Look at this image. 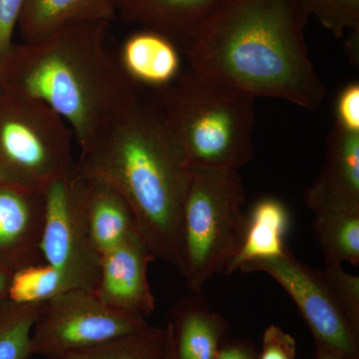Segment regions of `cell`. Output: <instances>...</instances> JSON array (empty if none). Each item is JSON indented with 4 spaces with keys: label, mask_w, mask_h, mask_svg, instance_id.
Returning <instances> with one entry per match:
<instances>
[{
    "label": "cell",
    "mask_w": 359,
    "mask_h": 359,
    "mask_svg": "<svg viewBox=\"0 0 359 359\" xmlns=\"http://www.w3.org/2000/svg\"><path fill=\"white\" fill-rule=\"evenodd\" d=\"M76 171L112 187L129 205L156 259L181 273L190 168L145 87L80 151Z\"/></svg>",
    "instance_id": "cell-1"
},
{
    "label": "cell",
    "mask_w": 359,
    "mask_h": 359,
    "mask_svg": "<svg viewBox=\"0 0 359 359\" xmlns=\"http://www.w3.org/2000/svg\"><path fill=\"white\" fill-rule=\"evenodd\" d=\"M301 0H226L185 55L190 69L241 90L314 110L325 87L304 39Z\"/></svg>",
    "instance_id": "cell-2"
},
{
    "label": "cell",
    "mask_w": 359,
    "mask_h": 359,
    "mask_svg": "<svg viewBox=\"0 0 359 359\" xmlns=\"http://www.w3.org/2000/svg\"><path fill=\"white\" fill-rule=\"evenodd\" d=\"M106 22H75L13 47L0 86L40 101L72 130L80 151L141 91L106 42Z\"/></svg>",
    "instance_id": "cell-3"
},
{
    "label": "cell",
    "mask_w": 359,
    "mask_h": 359,
    "mask_svg": "<svg viewBox=\"0 0 359 359\" xmlns=\"http://www.w3.org/2000/svg\"><path fill=\"white\" fill-rule=\"evenodd\" d=\"M151 90L189 168L238 171L252 161L255 97L192 69Z\"/></svg>",
    "instance_id": "cell-4"
},
{
    "label": "cell",
    "mask_w": 359,
    "mask_h": 359,
    "mask_svg": "<svg viewBox=\"0 0 359 359\" xmlns=\"http://www.w3.org/2000/svg\"><path fill=\"white\" fill-rule=\"evenodd\" d=\"M183 211V266L187 287L200 294L208 280L224 275L244 241L248 215L238 171L190 168Z\"/></svg>",
    "instance_id": "cell-5"
},
{
    "label": "cell",
    "mask_w": 359,
    "mask_h": 359,
    "mask_svg": "<svg viewBox=\"0 0 359 359\" xmlns=\"http://www.w3.org/2000/svg\"><path fill=\"white\" fill-rule=\"evenodd\" d=\"M72 130L48 106L0 86V184L44 194L74 171Z\"/></svg>",
    "instance_id": "cell-6"
},
{
    "label": "cell",
    "mask_w": 359,
    "mask_h": 359,
    "mask_svg": "<svg viewBox=\"0 0 359 359\" xmlns=\"http://www.w3.org/2000/svg\"><path fill=\"white\" fill-rule=\"evenodd\" d=\"M148 325L145 316L112 308L93 290H69L45 302L40 311L32 328V356L65 359Z\"/></svg>",
    "instance_id": "cell-7"
},
{
    "label": "cell",
    "mask_w": 359,
    "mask_h": 359,
    "mask_svg": "<svg viewBox=\"0 0 359 359\" xmlns=\"http://www.w3.org/2000/svg\"><path fill=\"white\" fill-rule=\"evenodd\" d=\"M40 252L44 263L57 269L71 289L94 292L100 275L101 255L90 231L86 182L76 167L44 192Z\"/></svg>",
    "instance_id": "cell-8"
},
{
    "label": "cell",
    "mask_w": 359,
    "mask_h": 359,
    "mask_svg": "<svg viewBox=\"0 0 359 359\" xmlns=\"http://www.w3.org/2000/svg\"><path fill=\"white\" fill-rule=\"evenodd\" d=\"M241 271L271 276L297 304L316 344L359 359V332L335 299L323 269L306 266L290 250L282 257L247 264Z\"/></svg>",
    "instance_id": "cell-9"
},
{
    "label": "cell",
    "mask_w": 359,
    "mask_h": 359,
    "mask_svg": "<svg viewBox=\"0 0 359 359\" xmlns=\"http://www.w3.org/2000/svg\"><path fill=\"white\" fill-rule=\"evenodd\" d=\"M156 257L138 230L101 257L100 275L94 292L112 308L148 316L156 299L148 280V269Z\"/></svg>",
    "instance_id": "cell-10"
},
{
    "label": "cell",
    "mask_w": 359,
    "mask_h": 359,
    "mask_svg": "<svg viewBox=\"0 0 359 359\" xmlns=\"http://www.w3.org/2000/svg\"><path fill=\"white\" fill-rule=\"evenodd\" d=\"M304 199L314 212H359L358 132L334 124L327 137L325 165Z\"/></svg>",
    "instance_id": "cell-11"
},
{
    "label": "cell",
    "mask_w": 359,
    "mask_h": 359,
    "mask_svg": "<svg viewBox=\"0 0 359 359\" xmlns=\"http://www.w3.org/2000/svg\"><path fill=\"white\" fill-rule=\"evenodd\" d=\"M44 194L0 184V264L11 271L43 262Z\"/></svg>",
    "instance_id": "cell-12"
},
{
    "label": "cell",
    "mask_w": 359,
    "mask_h": 359,
    "mask_svg": "<svg viewBox=\"0 0 359 359\" xmlns=\"http://www.w3.org/2000/svg\"><path fill=\"white\" fill-rule=\"evenodd\" d=\"M226 0H114L116 13L173 42L186 53Z\"/></svg>",
    "instance_id": "cell-13"
},
{
    "label": "cell",
    "mask_w": 359,
    "mask_h": 359,
    "mask_svg": "<svg viewBox=\"0 0 359 359\" xmlns=\"http://www.w3.org/2000/svg\"><path fill=\"white\" fill-rule=\"evenodd\" d=\"M200 294L183 297L171 309L169 325L178 359H214L229 341V325Z\"/></svg>",
    "instance_id": "cell-14"
},
{
    "label": "cell",
    "mask_w": 359,
    "mask_h": 359,
    "mask_svg": "<svg viewBox=\"0 0 359 359\" xmlns=\"http://www.w3.org/2000/svg\"><path fill=\"white\" fill-rule=\"evenodd\" d=\"M114 0H23L18 25L25 42H35L75 22H109Z\"/></svg>",
    "instance_id": "cell-15"
},
{
    "label": "cell",
    "mask_w": 359,
    "mask_h": 359,
    "mask_svg": "<svg viewBox=\"0 0 359 359\" xmlns=\"http://www.w3.org/2000/svg\"><path fill=\"white\" fill-rule=\"evenodd\" d=\"M289 226V211L280 200H259L248 215L242 247L229 264L224 275H231L255 262L283 256L289 250L285 244Z\"/></svg>",
    "instance_id": "cell-16"
},
{
    "label": "cell",
    "mask_w": 359,
    "mask_h": 359,
    "mask_svg": "<svg viewBox=\"0 0 359 359\" xmlns=\"http://www.w3.org/2000/svg\"><path fill=\"white\" fill-rule=\"evenodd\" d=\"M120 61L137 84L150 89L172 83L181 74L178 47L158 33H136L122 47Z\"/></svg>",
    "instance_id": "cell-17"
},
{
    "label": "cell",
    "mask_w": 359,
    "mask_h": 359,
    "mask_svg": "<svg viewBox=\"0 0 359 359\" xmlns=\"http://www.w3.org/2000/svg\"><path fill=\"white\" fill-rule=\"evenodd\" d=\"M83 178L90 231L102 257L137 230L136 222L129 205L112 187L99 180Z\"/></svg>",
    "instance_id": "cell-18"
},
{
    "label": "cell",
    "mask_w": 359,
    "mask_h": 359,
    "mask_svg": "<svg viewBox=\"0 0 359 359\" xmlns=\"http://www.w3.org/2000/svg\"><path fill=\"white\" fill-rule=\"evenodd\" d=\"M314 235L318 238L325 266L359 264V212L325 211L314 212Z\"/></svg>",
    "instance_id": "cell-19"
},
{
    "label": "cell",
    "mask_w": 359,
    "mask_h": 359,
    "mask_svg": "<svg viewBox=\"0 0 359 359\" xmlns=\"http://www.w3.org/2000/svg\"><path fill=\"white\" fill-rule=\"evenodd\" d=\"M44 304L0 301V359H29L33 325Z\"/></svg>",
    "instance_id": "cell-20"
},
{
    "label": "cell",
    "mask_w": 359,
    "mask_h": 359,
    "mask_svg": "<svg viewBox=\"0 0 359 359\" xmlns=\"http://www.w3.org/2000/svg\"><path fill=\"white\" fill-rule=\"evenodd\" d=\"M167 342V327H148L101 346L77 351L65 359H161Z\"/></svg>",
    "instance_id": "cell-21"
},
{
    "label": "cell",
    "mask_w": 359,
    "mask_h": 359,
    "mask_svg": "<svg viewBox=\"0 0 359 359\" xmlns=\"http://www.w3.org/2000/svg\"><path fill=\"white\" fill-rule=\"evenodd\" d=\"M69 290L72 289L65 276L42 262L13 271L7 299L18 304H45Z\"/></svg>",
    "instance_id": "cell-22"
},
{
    "label": "cell",
    "mask_w": 359,
    "mask_h": 359,
    "mask_svg": "<svg viewBox=\"0 0 359 359\" xmlns=\"http://www.w3.org/2000/svg\"><path fill=\"white\" fill-rule=\"evenodd\" d=\"M309 16L316 18L337 39L359 30V0H301Z\"/></svg>",
    "instance_id": "cell-23"
},
{
    "label": "cell",
    "mask_w": 359,
    "mask_h": 359,
    "mask_svg": "<svg viewBox=\"0 0 359 359\" xmlns=\"http://www.w3.org/2000/svg\"><path fill=\"white\" fill-rule=\"evenodd\" d=\"M325 280L337 304L359 332V276L347 273L342 266H325Z\"/></svg>",
    "instance_id": "cell-24"
},
{
    "label": "cell",
    "mask_w": 359,
    "mask_h": 359,
    "mask_svg": "<svg viewBox=\"0 0 359 359\" xmlns=\"http://www.w3.org/2000/svg\"><path fill=\"white\" fill-rule=\"evenodd\" d=\"M257 359H297L294 337L278 325H269L264 330L263 346Z\"/></svg>",
    "instance_id": "cell-25"
},
{
    "label": "cell",
    "mask_w": 359,
    "mask_h": 359,
    "mask_svg": "<svg viewBox=\"0 0 359 359\" xmlns=\"http://www.w3.org/2000/svg\"><path fill=\"white\" fill-rule=\"evenodd\" d=\"M22 6L23 0H0V67L13 48V32Z\"/></svg>",
    "instance_id": "cell-26"
},
{
    "label": "cell",
    "mask_w": 359,
    "mask_h": 359,
    "mask_svg": "<svg viewBox=\"0 0 359 359\" xmlns=\"http://www.w3.org/2000/svg\"><path fill=\"white\" fill-rule=\"evenodd\" d=\"M341 128L359 133V84H348L340 92L337 103V122Z\"/></svg>",
    "instance_id": "cell-27"
},
{
    "label": "cell",
    "mask_w": 359,
    "mask_h": 359,
    "mask_svg": "<svg viewBox=\"0 0 359 359\" xmlns=\"http://www.w3.org/2000/svg\"><path fill=\"white\" fill-rule=\"evenodd\" d=\"M254 344L245 340L226 341L219 349L214 359H257Z\"/></svg>",
    "instance_id": "cell-28"
},
{
    "label": "cell",
    "mask_w": 359,
    "mask_h": 359,
    "mask_svg": "<svg viewBox=\"0 0 359 359\" xmlns=\"http://www.w3.org/2000/svg\"><path fill=\"white\" fill-rule=\"evenodd\" d=\"M314 359H358L349 358L346 354L339 353L330 347L316 344V356Z\"/></svg>",
    "instance_id": "cell-29"
},
{
    "label": "cell",
    "mask_w": 359,
    "mask_h": 359,
    "mask_svg": "<svg viewBox=\"0 0 359 359\" xmlns=\"http://www.w3.org/2000/svg\"><path fill=\"white\" fill-rule=\"evenodd\" d=\"M11 275L13 271L11 269L0 264V301L7 299V290H8Z\"/></svg>",
    "instance_id": "cell-30"
},
{
    "label": "cell",
    "mask_w": 359,
    "mask_h": 359,
    "mask_svg": "<svg viewBox=\"0 0 359 359\" xmlns=\"http://www.w3.org/2000/svg\"><path fill=\"white\" fill-rule=\"evenodd\" d=\"M167 342L165 346L164 353L161 359H178L176 351H175L173 334H172L171 327L167 323Z\"/></svg>",
    "instance_id": "cell-31"
}]
</instances>
